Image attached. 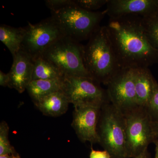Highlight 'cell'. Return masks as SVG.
I'll list each match as a JSON object with an SVG mask.
<instances>
[{
	"mask_svg": "<svg viewBox=\"0 0 158 158\" xmlns=\"http://www.w3.org/2000/svg\"><path fill=\"white\" fill-rule=\"evenodd\" d=\"M142 17L110 18L107 29L121 69L148 68L158 62V52L145 35Z\"/></svg>",
	"mask_w": 158,
	"mask_h": 158,
	"instance_id": "obj_1",
	"label": "cell"
},
{
	"mask_svg": "<svg viewBox=\"0 0 158 158\" xmlns=\"http://www.w3.org/2000/svg\"><path fill=\"white\" fill-rule=\"evenodd\" d=\"M84 46L85 67L93 79L107 85L121 69L109 37L106 26L100 27Z\"/></svg>",
	"mask_w": 158,
	"mask_h": 158,
	"instance_id": "obj_2",
	"label": "cell"
},
{
	"mask_svg": "<svg viewBox=\"0 0 158 158\" xmlns=\"http://www.w3.org/2000/svg\"><path fill=\"white\" fill-rule=\"evenodd\" d=\"M97 132L99 143L112 158H127L124 113L112 104L102 106Z\"/></svg>",
	"mask_w": 158,
	"mask_h": 158,
	"instance_id": "obj_3",
	"label": "cell"
},
{
	"mask_svg": "<svg viewBox=\"0 0 158 158\" xmlns=\"http://www.w3.org/2000/svg\"><path fill=\"white\" fill-rule=\"evenodd\" d=\"M51 14L65 36L79 42L89 40L100 27V23L106 15L105 10L86 11L76 5L74 2L58 11H51Z\"/></svg>",
	"mask_w": 158,
	"mask_h": 158,
	"instance_id": "obj_4",
	"label": "cell"
},
{
	"mask_svg": "<svg viewBox=\"0 0 158 158\" xmlns=\"http://www.w3.org/2000/svg\"><path fill=\"white\" fill-rule=\"evenodd\" d=\"M84 53V45L65 36L51 46L41 57L52 63L65 75L93 78L85 67Z\"/></svg>",
	"mask_w": 158,
	"mask_h": 158,
	"instance_id": "obj_5",
	"label": "cell"
},
{
	"mask_svg": "<svg viewBox=\"0 0 158 158\" xmlns=\"http://www.w3.org/2000/svg\"><path fill=\"white\" fill-rule=\"evenodd\" d=\"M126 142L128 158H134L147 149L156 139L152 118L146 108L138 107L124 113Z\"/></svg>",
	"mask_w": 158,
	"mask_h": 158,
	"instance_id": "obj_6",
	"label": "cell"
},
{
	"mask_svg": "<svg viewBox=\"0 0 158 158\" xmlns=\"http://www.w3.org/2000/svg\"><path fill=\"white\" fill-rule=\"evenodd\" d=\"M21 48L33 59L41 56L47 50L65 34L52 16L32 24L28 23Z\"/></svg>",
	"mask_w": 158,
	"mask_h": 158,
	"instance_id": "obj_7",
	"label": "cell"
},
{
	"mask_svg": "<svg viewBox=\"0 0 158 158\" xmlns=\"http://www.w3.org/2000/svg\"><path fill=\"white\" fill-rule=\"evenodd\" d=\"M62 90L74 106L81 105H103L109 99L106 90L92 78L64 75Z\"/></svg>",
	"mask_w": 158,
	"mask_h": 158,
	"instance_id": "obj_8",
	"label": "cell"
},
{
	"mask_svg": "<svg viewBox=\"0 0 158 158\" xmlns=\"http://www.w3.org/2000/svg\"><path fill=\"white\" fill-rule=\"evenodd\" d=\"M111 103L123 113L138 107L133 69H121L107 84Z\"/></svg>",
	"mask_w": 158,
	"mask_h": 158,
	"instance_id": "obj_9",
	"label": "cell"
},
{
	"mask_svg": "<svg viewBox=\"0 0 158 158\" xmlns=\"http://www.w3.org/2000/svg\"><path fill=\"white\" fill-rule=\"evenodd\" d=\"M102 106L88 104L74 106L72 126L82 142L99 143L97 126Z\"/></svg>",
	"mask_w": 158,
	"mask_h": 158,
	"instance_id": "obj_10",
	"label": "cell"
},
{
	"mask_svg": "<svg viewBox=\"0 0 158 158\" xmlns=\"http://www.w3.org/2000/svg\"><path fill=\"white\" fill-rule=\"evenodd\" d=\"M105 10L110 18L147 17L158 11V0H108Z\"/></svg>",
	"mask_w": 158,
	"mask_h": 158,
	"instance_id": "obj_11",
	"label": "cell"
},
{
	"mask_svg": "<svg viewBox=\"0 0 158 158\" xmlns=\"http://www.w3.org/2000/svg\"><path fill=\"white\" fill-rule=\"evenodd\" d=\"M13 62L9 72V88L22 93L32 81L34 59L31 56L20 49L13 57Z\"/></svg>",
	"mask_w": 158,
	"mask_h": 158,
	"instance_id": "obj_12",
	"label": "cell"
},
{
	"mask_svg": "<svg viewBox=\"0 0 158 158\" xmlns=\"http://www.w3.org/2000/svg\"><path fill=\"white\" fill-rule=\"evenodd\" d=\"M133 69L137 105L138 107L147 109L158 84L149 68Z\"/></svg>",
	"mask_w": 158,
	"mask_h": 158,
	"instance_id": "obj_13",
	"label": "cell"
},
{
	"mask_svg": "<svg viewBox=\"0 0 158 158\" xmlns=\"http://www.w3.org/2000/svg\"><path fill=\"white\" fill-rule=\"evenodd\" d=\"M34 103L44 115L52 117L65 114L70 104L62 90L51 94Z\"/></svg>",
	"mask_w": 158,
	"mask_h": 158,
	"instance_id": "obj_14",
	"label": "cell"
},
{
	"mask_svg": "<svg viewBox=\"0 0 158 158\" xmlns=\"http://www.w3.org/2000/svg\"><path fill=\"white\" fill-rule=\"evenodd\" d=\"M26 33L25 27L15 28L6 24L0 26V40L9 49L12 57L21 48Z\"/></svg>",
	"mask_w": 158,
	"mask_h": 158,
	"instance_id": "obj_15",
	"label": "cell"
},
{
	"mask_svg": "<svg viewBox=\"0 0 158 158\" xmlns=\"http://www.w3.org/2000/svg\"><path fill=\"white\" fill-rule=\"evenodd\" d=\"M62 80H34L30 82L27 90L34 103L51 94L61 90Z\"/></svg>",
	"mask_w": 158,
	"mask_h": 158,
	"instance_id": "obj_16",
	"label": "cell"
},
{
	"mask_svg": "<svg viewBox=\"0 0 158 158\" xmlns=\"http://www.w3.org/2000/svg\"><path fill=\"white\" fill-rule=\"evenodd\" d=\"M64 75L56 65L42 57L34 59L32 81L62 80Z\"/></svg>",
	"mask_w": 158,
	"mask_h": 158,
	"instance_id": "obj_17",
	"label": "cell"
},
{
	"mask_svg": "<svg viewBox=\"0 0 158 158\" xmlns=\"http://www.w3.org/2000/svg\"><path fill=\"white\" fill-rule=\"evenodd\" d=\"M144 33L150 44L158 52V11L142 18Z\"/></svg>",
	"mask_w": 158,
	"mask_h": 158,
	"instance_id": "obj_18",
	"label": "cell"
},
{
	"mask_svg": "<svg viewBox=\"0 0 158 158\" xmlns=\"http://www.w3.org/2000/svg\"><path fill=\"white\" fill-rule=\"evenodd\" d=\"M9 128L7 123L1 122L0 123V156L17 153L9 140Z\"/></svg>",
	"mask_w": 158,
	"mask_h": 158,
	"instance_id": "obj_19",
	"label": "cell"
},
{
	"mask_svg": "<svg viewBox=\"0 0 158 158\" xmlns=\"http://www.w3.org/2000/svg\"><path fill=\"white\" fill-rule=\"evenodd\" d=\"M75 4L86 11H95L106 5L108 0H73Z\"/></svg>",
	"mask_w": 158,
	"mask_h": 158,
	"instance_id": "obj_20",
	"label": "cell"
},
{
	"mask_svg": "<svg viewBox=\"0 0 158 158\" xmlns=\"http://www.w3.org/2000/svg\"><path fill=\"white\" fill-rule=\"evenodd\" d=\"M45 4L51 11H56L74 3L73 0H47Z\"/></svg>",
	"mask_w": 158,
	"mask_h": 158,
	"instance_id": "obj_21",
	"label": "cell"
},
{
	"mask_svg": "<svg viewBox=\"0 0 158 158\" xmlns=\"http://www.w3.org/2000/svg\"><path fill=\"white\" fill-rule=\"evenodd\" d=\"M150 114L158 117V84L147 108Z\"/></svg>",
	"mask_w": 158,
	"mask_h": 158,
	"instance_id": "obj_22",
	"label": "cell"
},
{
	"mask_svg": "<svg viewBox=\"0 0 158 158\" xmlns=\"http://www.w3.org/2000/svg\"><path fill=\"white\" fill-rule=\"evenodd\" d=\"M90 158H112L111 155L107 151L95 150L91 148Z\"/></svg>",
	"mask_w": 158,
	"mask_h": 158,
	"instance_id": "obj_23",
	"label": "cell"
},
{
	"mask_svg": "<svg viewBox=\"0 0 158 158\" xmlns=\"http://www.w3.org/2000/svg\"><path fill=\"white\" fill-rule=\"evenodd\" d=\"M10 82V76L9 73H5L0 71V85L2 87H9Z\"/></svg>",
	"mask_w": 158,
	"mask_h": 158,
	"instance_id": "obj_24",
	"label": "cell"
},
{
	"mask_svg": "<svg viewBox=\"0 0 158 158\" xmlns=\"http://www.w3.org/2000/svg\"><path fill=\"white\" fill-rule=\"evenodd\" d=\"M152 126L156 138H158V117L154 119L152 118Z\"/></svg>",
	"mask_w": 158,
	"mask_h": 158,
	"instance_id": "obj_25",
	"label": "cell"
},
{
	"mask_svg": "<svg viewBox=\"0 0 158 158\" xmlns=\"http://www.w3.org/2000/svg\"><path fill=\"white\" fill-rule=\"evenodd\" d=\"M134 158H149V154L148 152L147 149Z\"/></svg>",
	"mask_w": 158,
	"mask_h": 158,
	"instance_id": "obj_26",
	"label": "cell"
},
{
	"mask_svg": "<svg viewBox=\"0 0 158 158\" xmlns=\"http://www.w3.org/2000/svg\"><path fill=\"white\" fill-rule=\"evenodd\" d=\"M0 158H21L20 156L18 153L15 154L6 155L0 156Z\"/></svg>",
	"mask_w": 158,
	"mask_h": 158,
	"instance_id": "obj_27",
	"label": "cell"
},
{
	"mask_svg": "<svg viewBox=\"0 0 158 158\" xmlns=\"http://www.w3.org/2000/svg\"><path fill=\"white\" fill-rule=\"evenodd\" d=\"M154 142L156 144V157L155 158H158V139L155 140Z\"/></svg>",
	"mask_w": 158,
	"mask_h": 158,
	"instance_id": "obj_28",
	"label": "cell"
}]
</instances>
